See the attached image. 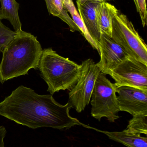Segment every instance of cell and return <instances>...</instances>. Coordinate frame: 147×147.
<instances>
[{"mask_svg": "<svg viewBox=\"0 0 147 147\" xmlns=\"http://www.w3.org/2000/svg\"><path fill=\"white\" fill-rule=\"evenodd\" d=\"M69 102L62 105L51 94L39 95L31 88L20 86L0 103V115L32 129L51 127L68 129L86 125L69 115Z\"/></svg>", "mask_w": 147, "mask_h": 147, "instance_id": "1", "label": "cell"}, {"mask_svg": "<svg viewBox=\"0 0 147 147\" xmlns=\"http://www.w3.org/2000/svg\"><path fill=\"white\" fill-rule=\"evenodd\" d=\"M42 52L36 37L23 30L18 32L2 52L1 82L28 74L31 69H37Z\"/></svg>", "mask_w": 147, "mask_h": 147, "instance_id": "2", "label": "cell"}, {"mask_svg": "<svg viewBox=\"0 0 147 147\" xmlns=\"http://www.w3.org/2000/svg\"><path fill=\"white\" fill-rule=\"evenodd\" d=\"M51 95L61 90L70 91L81 75V65L58 55L51 48L43 50L38 68Z\"/></svg>", "mask_w": 147, "mask_h": 147, "instance_id": "3", "label": "cell"}, {"mask_svg": "<svg viewBox=\"0 0 147 147\" xmlns=\"http://www.w3.org/2000/svg\"><path fill=\"white\" fill-rule=\"evenodd\" d=\"M117 87L112 83L101 72L95 82L92 94L91 115L98 121L106 117L111 123L119 118L120 111L117 96Z\"/></svg>", "mask_w": 147, "mask_h": 147, "instance_id": "4", "label": "cell"}, {"mask_svg": "<svg viewBox=\"0 0 147 147\" xmlns=\"http://www.w3.org/2000/svg\"><path fill=\"white\" fill-rule=\"evenodd\" d=\"M111 38L131 57L147 65V46L132 23L119 11L113 20Z\"/></svg>", "mask_w": 147, "mask_h": 147, "instance_id": "5", "label": "cell"}, {"mask_svg": "<svg viewBox=\"0 0 147 147\" xmlns=\"http://www.w3.org/2000/svg\"><path fill=\"white\" fill-rule=\"evenodd\" d=\"M81 75L69 93V101L76 111L81 113L90 103L95 82L100 69L91 59L82 63Z\"/></svg>", "mask_w": 147, "mask_h": 147, "instance_id": "6", "label": "cell"}, {"mask_svg": "<svg viewBox=\"0 0 147 147\" xmlns=\"http://www.w3.org/2000/svg\"><path fill=\"white\" fill-rule=\"evenodd\" d=\"M109 75L117 87L128 86L147 91V65L131 57L119 63Z\"/></svg>", "mask_w": 147, "mask_h": 147, "instance_id": "7", "label": "cell"}, {"mask_svg": "<svg viewBox=\"0 0 147 147\" xmlns=\"http://www.w3.org/2000/svg\"><path fill=\"white\" fill-rule=\"evenodd\" d=\"M100 61L96 63L100 72L109 75L112 69L129 55L111 37L101 34L98 43Z\"/></svg>", "mask_w": 147, "mask_h": 147, "instance_id": "8", "label": "cell"}, {"mask_svg": "<svg viewBox=\"0 0 147 147\" xmlns=\"http://www.w3.org/2000/svg\"><path fill=\"white\" fill-rule=\"evenodd\" d=\"M117 99L121 111L133 115L147 111V91L128 86L117 87Z\"/></svg>", "mask_w": 147, "mask_h": 147, "instance_id": "9", "label": "cell"}, {"mask_svg": "<svg viewBox=\"0 0 147 147\" xmlns=\"http://www.w3.org/2000/svg\"><path fill=\"white\" fill-rule=\"evenodd\" d=\"M101 1L103 0H77L76 1L79 14L88 33L97 44L101 33L98 25L96 9Z\"/></svg>", "mask_w": 147, "mask_h": 147, "instance_id": "10", "label": "cell"}, {"mask_svg": "<svg viewBox=\"0 0 147 147\" xmlns=\"http://www.w3.org/2000/svg\"><path fill=\"white\" fill-rule=\"evenodd\" d=\"M119 11L113 5L101 1L96 9L98 25L101 34L111 37L113 20Z\"/></svg>", "mask_w": 147, "mask_h": 147, "instance_id": "11", "label": "cell"}, {"mask_svg": "<svg viewBox=\"0 0 147 147\" xmlns=\"http://www.w3.org/2000/svg\"><path fill=\"white\" fill-rule=\"evenodd\" d=\"M90 128L102 132L107 135L110 139L128 147H147V137L142 136L139 134H134L126 129L122 131L110 132L96 129L92 127H90Z\"/></svg>", "mask_w": 147, "mask_h": 147, "instance_id": "12", "label": "cell"}, {"mask_svg": "<svg viewBox=\"0 0 147 147\" xmlns=\"http://www.w3.org/2000/svg\"><path fill=\"white\" fill-rule=\"evenodd\" d=\"M0 19L8 20L14 31H22V24L19 16L20 5L16 0H0Z\"/></svg>", "mask_w": 147, "mask_h": 147, "instance_id": "13", "label": "cell"}, {"mask_svg": "<svg viewBox=\"0 0 147 147\" xmlns=\"http://www.w3.org/2000/svg\"><path fill=\"white\" fill-rule=\"evenodd\" d=\"M63 5L68 12L70 13L72 20L78 27L81 34L84 36L86 40L91 45L92 47L99 53L98 44L93 39L88 33L80 14L74 5L73 0H64Z\"/></svg>", "mask_w": 147, "mask_h": 147, "instance_id": "14", "label": "cell"}, {"mask_svg": "<svg viewBox=\"0 0 147 147\" xmlns=\"http://www.w3.org/2000/svg\"><path fill=\"white\" fill-rule=\"evenodd\" d=\"M126 129L134 134H147V111L134 113Z\"/></svg>", "mask_w": 147, "mask_h": 147, "instance_id": "15", "label": "cell"}, {"mask_svg": "<svg viewBox=\"0 0 147 147\" xmlns=\"http://www.w3.org/2000/svg\"><path fill=\"white\" fill-rule=\"evenodd\" d=\"M63 2L64 0H54L53 1V5L60 13L58 18L68 25L70 30L72 32L76 31L80 32L78 27L76 26L71 17L69 15L67 11L64 7Z\"/></svg>", "mask_w": 147, "mask_h": 147, "instance_id": "16", "label": "cell"}, {"mask_svg": "<svg viewBox=\"0 0 147 147\" xmlns=\"http://www.w3.org/2000/svg\"><path fill=\"white\" fill-rule=\"evenodd\" d=\"M1 20L0 19V52L3 51L18 33L5 26Z\"/></svg>", "mask_w": 147, "mask_h": 147, "instance_id": "17", "label": "cell"}, {"mask_svg": "<svg viewBox=\"0 0 147 147\" xmlns=\"http://www.w3.org/2000/svg\"><path fill=\"white\" fill-rule=\"evenodd\" d=\"M137 11L139 13L143 27L147 24V11L146 0H135V2Z\"/></svg>", "mask_w": 147, "mask_h": 147, "instance_id": "18", "label": "cell"}, {"mask_svg": "<svg viewBox=\"0 0 147 147\" xmlns=\"http://www.w3.org/2000/svg\"><path fill=\"white\" fill-rule=\"evenodd\" d=\"M45 1L49 13L53 16L58 17L60 13L53 5L54 0H45Z\"/></svg>", "mask_w": 147, "mask_h": 147, "instance_id": "19", "label": "cell"}, {"mask_svg": "<svg viewBox=\"0 0 147 147\" xmlns=\"http://www.w3.org/2000/svg\"><path fill=\"white\" fill-rule=\"evenodd\" d=\"M6 133L5 128L3 126H0V147H4V138Z\"/></svg>", "mask_w": 147, "mask_h": 147, "instance_id": "20", "label": "cell"}, {"mask_svg": "<svg viewBox=\"0 0 147 147\" xmlns=\"http://www.w3.org/2000/svg\"><path fill=\"white\" fill-rule=\"evenodd\" d=\"M103 1H111V0H103Z\"/></svg>", "mask_w": 147, "mask_h": 147, "instance_id": "21", "label": "cell"}, {"mask_svg": "<svg viewBox=\"0 0 147 147\" xmlns=\"http://www.w3.org/2000/svg\"><path fill=\"white\" fill-rule=\"evenodd\" d=\"M133 1H134V2H135V0H133Z\"/></svg>", "mask_w": 147, "mask_h": 147, "instance_id": "22", "label": "cell"}]
</instances>
